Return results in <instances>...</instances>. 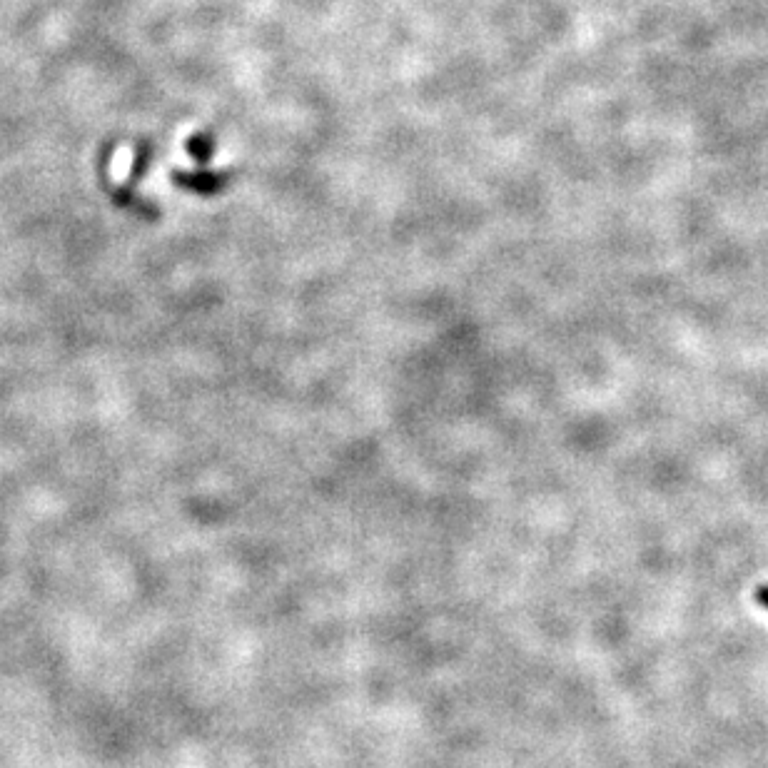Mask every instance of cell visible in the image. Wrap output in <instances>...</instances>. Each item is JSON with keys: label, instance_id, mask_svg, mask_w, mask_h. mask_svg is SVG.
I'll use <instances>...</instances> for the list:
<instances>
[{"label": "cell", "instance_id": "obj_2", "mask_svg": "<svg viewBox=\"0 0 768 768\" xmlns=\"http://www.w3.org/2000/svg\"><path fill=\"white\" fill-rule=\"evenodd\" d=\"M756 599H759L761 606H766V609H768V584L759 586V591H756Z\"/></svg>", "mask_w": 768, "mask_h": 768}, {"label": "cell", "instance_id": "obj_1", "mask_svg": "<svg viewBox=\"0 0 768 768\" xmlns=\"http://www.w3.org/2000/svg\"><path fill=\"white\" fill-rule=\"evenodd\" d=\"M190 150L197 155V158H210V153H212L210 140H207V143H205V140H192Z\"/></svg>", "mask_w": 768, "mask_h": 768}]
</instances>
